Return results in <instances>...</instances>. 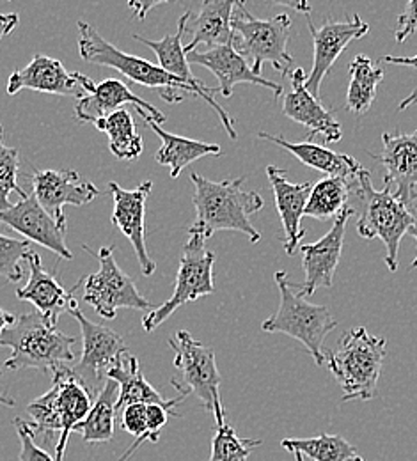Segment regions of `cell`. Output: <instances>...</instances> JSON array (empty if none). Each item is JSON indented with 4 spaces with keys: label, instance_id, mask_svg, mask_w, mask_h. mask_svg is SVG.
Returning <instances> with one entry per match:
<instances>
[{
    "label": "cell",
    "instance_id": "6da1fadb",
    "mask_svg": "<svg viewBox=\"0 0 417 461\" xmlns=\"http://www.w3.org/2000/svg\"><path fill=\"white\" fill-rule=\"evenodd\" d=\"M77 27H78V54L86 62L113 68L120 71L122 77H126L128 80L142 87L157 89L160 98L171 105H177L185 98H201L217 113L228 135L233 140L239 137L235 128V119L217 104V100L208 98L199 89L192 87L185 80L171 75L160 64H153L146 59L122 52L118 47L109 43L104 36H100V32L91 23L78 20Z\"/></svg>",
    "mask_w": 417,
    "mask_h": 461
},
{
    "label": "cell",
    "instance_id": "7a4b0ae2",
    "mask_svg": "<svg viewBox=\"0 0 417 461\" xmlns=\"http://www.w3.org/2000/svg\"><path fill=\"white\" fill-rule=\"evenodd\" d=\"M194 183L195 221L188 234L208 240L217 230H239L252 243L261 240V232L250 222V215L265 208V201L258 192L243 190L245 177L210 181L197 173L190 174Z\"/></svg>",
    "mask_w": 417,
    "mask_h": 461
},
{
    "label": "cell",
    "instance_id": "3957f363",
    "mask_svg": "<svg viewBox=\"0 0 417 461\" xmlns=\"http://www.w3.org/2000/svg\"><path fill=\"white\" fill-rule=\"evenodd\" d=\"M77 339L60 332L38 311L14 318L0 336V346L11 348L7 369H41L52 375L59 366H73Z\"/></svg>",
    "mask_w": 417,
    "mask_h": 461
},
{
    "label": "cell",
    "instance_id": "277c9868",
    "mask_svg": "<svg viewBox=\"0 0 417 461\" xmlns=\"http://www.w3.org/2000/svg\"><path fill=\"white\" fill-rule=\"evenodd\" d=\"M387 339L369 334L364 327L349 330L334 351H325L329 371L343 391V402H369L376 396Z\"/></svg>",
    "mask_w": 417,
    "mask_h": 461
},
{
    "label": "cell",
    "instance_id": "5b68a950",
    "mask_svg": "<svg viewBox=\"0 0 417 461\" xmlns=\"http://www.w3.org/2000/svg\"><path fill=\"white\" fill-rule=\"evenodd\" d=\"M371 176L362 169L354 183V194L362 203V212L358 221V232L366 240H382L385 247V265L391 272L398 270L400 243L412 226V210L407 206L389 185L375 190Z\"/></svg>",
    "mask_w": 417,
    "mask_h": 461
},
{
    "label": "cell",
    "instance_id": "8992f818",
    "mask_svg": "<svg viewBox=\"0 0 417 461\" xmlns=\"http://www.w3.org/2000/svg\"><path fill=\"white\" fill-rule=\"evenodd\" d=\"M231 29L233 47L249 60L256 75H261L263 64L267 62L283 77L290 73L295 59L288 50L292 18L286 13L259 20L245 7V0H239L231 18Z\"/></svg>",
    "mask_w": 417,
    "mask_h": 461
},
{
    "label": "cell",
    "instance_id": "52a82bcc",
    "mask_svg": "<svg viewBox=\"0 0 417 461\" xmlns=\"http://www.w3.org/2000/svg\"><path fill=\"white\" fill-rule=\"evenodd\" d=\"M276 285L281 293V303L276 314L263 321L265 332L286 334L300 341L313 355L318 366L325 364L323 341L329 332L338 327V320L325 305L305 302L295 289L290 286L286 272H276Z\"/></svg>",
    "mask_w": 417,
    "mask_h": 461
},
{
    "label": "cell",
    "instance_id": "ba28073f",
    "mask_svg": "<svg viewBox=\"0 0 417 461\" xmlns=\"http://www.w3.org/2000/svg\"><path fill=\"white\" fill-rule=\"evenodd\" d=\"M175 349V367L181 371V384L171 380L179 394H194L203 406L213 413L217 426L226 422V410L221 400V373L215 360V351L210 346L194 339L188 330H178L177 338L169 339Z\"/></svg>",
    "mask_w": 417,
    "mask_h": 461
},
{
    "label": "cell",
    "instance_id": "9c48e42d",
    "mask_svg": "<svg viewBox=\"0 0 417 461\" xmlns=\"http://www.w3.org/2000/svg\"><path fill=\"white\" fill-rule=\"evenodd\" d=\"M213 265L215 254L206 249V240L190 234L188 241L183 245L179 258L177 286L168 302L151 309L142 318V329L146 332H153L157 327L166 323L179 307L199 300L201 296H208L215 293L213 281Z\"/></svg>",
    "mask_w": 417,
    "mask_h": 461
},
{
    "label": "cell",
    "instance_id": "30bf717a",
    "mask_svg": "<svg viewBox=\"0 0 417 461\" xmlns=\"http://www.w3.org/2000/svg\"><path fill=\"white\" fill-rule=\"evenodd\" d=\"M69 314L78 321L84 343L80 360L71 367L77 378L96 400L107 382V373L113 367L120 366L130 355V351L118 332L87 320L86 314L80 311L78 303H73Z\"/></svg>",
    "mask_w": 417,
    "mask_h": 461
},
{
    "label": "cell",
    "instance_id": "8fae6325",
    "mask_svg": "<svg viewBox=\"0 0 417 461\" xmlns=\"http://www.w3.org/2000/svg\"><path fill=\"white\" fill-rule=\"evenodd\" d=\"M96 258L100 259V270L82 279V300L86 303H89L104 320H114L120 309H151L150 300L139 293L131 277H128L116 263L114 247H102Z\"/></svg>",
    "mask_w": 417,
    "mask_h": 461
},
{
    "label": "cell",
    "instance_id": "7c38bea8",
    "mask_svg": "<svg viewBox=\"0 0 417 461\" xmlns=\"http://www.w3.org/2000/svg\"><path fill=\"white\" fill-rule=\"evenodd\" d=\"M356 210L347 206L336 219L331 230L318 241L300 245L302 252V268L305 274L304 285L290 283V286L298 289L302 298L314 294L318 288H332L336 268L340 265L343 247H345V234L347 224L352 219Z\"/></svg>",
    "mask_w": 417,
    "mask_h": 461
},
{
    "label": "cell",
    "instance_id": "4fadbf2b",
    "mask_svg": "<svg viewBox=\"0 0 417 461\" xmlns=\"http://www.w3.org/2000/svg\"><path fill=\"white\" fill-rule=\"evenodd\" d=\"M305 18L313 36V68L307 73L305 89L314 98H320L322 82L327 77L332 64L343 54L350 41L360 40L367 34L369 25L358 14H352V18L345 22L325 20L318 27L311 22L309 16Z\"/></svg>",
    "mask_w": 417,
    "mask_h": 461
},
{
    "label": "cell",
    "instance_id": "5bb4252c",
    "mask_svg": "<svg viewBox=\"0 0 417 461\" xmlns=\"http://www.w3.org/2000/svg\"><path fill=\"white\" fill-rule=\"evenodd\" d=\"M0 222L20 234L29 241H34L60 259L71 261L73 252L66 245V228L58 222L34 197V194L20 199L9 210H0Z\"/></svg>",
    "mask_w": 417,
    "mask_h": 461
},
{
    "label": "cell",
    "instance_id": "9a60e30c",
    "mask_svg": "<svg viewBox=\"0 0 417 461\" xmlns=\"http://www.w3.org/2000/svg\"><path fill=\"white\" fill-rule=\"evenodd\" d=\"M151 188H153L151 179L141 183L133 190L121 188L120 185L114 181L107 185V190L114 197L113 224L131 241L141 270L146 277H151L157 270V263L151 259L146 247V226H144L146 203Z\"/></svg>",
    "mask_w": 417,
    "mask_h": 461
},
{
    "label": "cell",
    "instance_id": "2e32d148",
    "mask_svg": "<svg viewBox=\"0 0 417 461\" xmlns=\"http://www.w3.org/2000/svg\"><path fill=\"white\" fill-rule=\"evenodd\" d=\"M31 183L38 203L64 226H68L64 206H86L100 195V190L80 179L77 171H34Z\"/></svg>",
    "mask_w": 417,
    "mask_h": 461
},
{
    "label": "cell",
    "instance_id": "e0dca14e",
    "mask_svg": "<svg viewBox=\"0 0 417 461\" xmlns=\"http://www.w3.org/2000/svg\"><path fill=\"white\" fill-rule=\"evenodd\" d=\"M23 89L56 96H73L78 100L87 95L78 71L69 73L58 59L40 54H36L25 68L13 71L7 80L9 96H14Z\"/></svg>",
    "mask_w": 417,
    "mask_h": 461
},
{
    "label": "cell",
    "instance_id": "ac0fdd59",
    "mask_svg": "<svg viewBox=\"0 0 417 461\" xmlns=\"http://www.w3.org/2000/svg\"><path fill=\"white\" fill-rule=\"evenodd\" d=\"M382 153H369V157L385 167L384 185H389L407 206H412L416 203L417 130L412 133L385 131L382 133Z\"/></svg>",
    "mask_w": 417,
    "mask_h": 461
},
{
    "label": "cell",
    "instance_id": "d6986e66",
    "mask_svg": "<svg viewBox=\"0 0 417 461\" xmlns=\"http://www.w3.org/2000/svg\"><path fill=\"white\" fill-rule=\"evenodd\" d=\"M124 105H133L146 122L164 124L168 121L164 113L130 91L120 78H107L100 84H95L93 91L77 102L75 115L80 122L95 124L98 119L120 111Z\"/></svg>",
    "mask_w": 417,
    "mask_h": 461
},
{
    "label": "cell",
    "instance_id": "ffe728a7",
    "mask_svg": "<svg viewBox=\"0 0 417 461\" xmlns=\"http://www.w3.org/2000/svg\"><path fill=\"white\" fill-rule=\"evenodd\" d=\"M186 59H188L190 64H199V66L210 69L219 78L217 91L224 98H231L233 96V89L239 84L263 86V87L274 91L276 98H279L285 93L281 84L267 80L261 75H256L252 71L249 60L243 58V56H240L237 49L233 47V43L213 47V49H208L204 52L194 50V52H190L186 56Z\"/></svg>",
    "mask_w": 417,
    "mask_h": 461
},
{
    "label": "cell",
    "instance_id": "44dd1931",
    "mask_svg": "<svg viewBox=\"0 0 417 461\" xmlns=\"http://www.w3.org/2000/svg\"><path fill=\"white\" fill-rule=\"evenodd\" d=\"M52 400L56 408V417L59 422L60 437L56 447V461H64L69 435L75 433L78 422L86 419L93 406V394L77 378L71 366H59L52 371Z\"/></svg>",
    "mask_w": 417,
    "mask_h": 461
},
{
    "label": "cell",
    "instance_id": "7402d4cb",
    "mask_svg": "<svg viewBox=\"0 0 417 461\" xmlns=\"http://www.w3.org/2000/svg\"><path fill=\"white\" fill-rule=\"evenodd\" d=\"M305 78H307V73L302 68H295L292 71L294 89L292 93L285 95L283 113L292 121L307 128L309 142L314 135H322L327 144L340 142L343 137L340 121L336 119V115L322 105L320 98H314L305 89Z\"/></svg>",
    "mask_w": 417,
    "mask_h": 461
},
{
    "label": "cell",
    "instance_id": "603a6c76",
    "mask_svg": "<svg viewBox=\"0 0 417 461\" xmlns=\"http://www.w3.org/2000/svg\"><path fill=\"white\" fill-rule=\"evenodd\" d=\"M29 265V281L23 288L16 289V298L23 302H31L40 314H43L52 325H58L62 312H69L73 303H77L73 291H66L54 272H47L38 252L31 250L25 258Z\"/></svg>",
    "mask_w": 417,
    "mask_h": 461
},
{
    "label": "cell",
    "instance_id": "cb8c5ba5",
    "mask_svg": "<svg viewBox=\"0 0 417 461\" xmlns=\"http://www.w3.org/2000/svg\"><path fill=\"white\" fill-rule=\"evenodd\" d=\"M267 176L272 185L276 208L285 230L283 247L288 256H294L300 249V240L305 236V230H302L300 221L304 217L313 185L307 181L292 183L288 179V173L276 166L267 167Z\"/></svg>",
    "mask_w": 417,
    "mask_h": 461
},
{
    "label": "cell",
    "instance_id": "d4e9b609",
    "mask_svg": "<svg viewBox=\"0 0 417 461\" xmlns=\"http://www.w3.org/2000/svg\"><path fill=\"white\" fill-rule=\"evenodd\" d=\"M239 0H204L201 4L199 14L190 23L186 32L190 34V43L185 45L186 56L194 52L199 45L208 49L233 43L231 18Z\"/></svg>",
    "mask_w": 417,
    "mask_h": 461
},
{
    "label": "cell",
    "instance_id": "484cf974",
    "mask_svg": "<svg viewBox=\"0 0 417 461\" xmlns=\"http://www.w3.org/2000/svg\"><path fill=\"white\" fill-rule=\"evenodd\" d=\"M258 137L263 139V140H268L272 144L281 146L283 149L292 153L298 162H302L304 166H307L311 169H316V171H320V173H323L329 177L356 179L358 173L364 169L354 157L336 153V151L327 149V148L318 146V144H311L309 140L290 142L281 135H270L267 131H261Z\"/></svg>",
    "mask_w": 417,
    "mask_h": 461
},
{
    "label": "cell",
    "instance_id": "4316f807",
    "mask_svg": "<svg viewBox=\"0 0 417 461\" xmlns=\"http://www.w3.org/2000/svg\"><path fill=\"white\" fill-rule=\"evenodd\" d=\"M192 18V11H185V14L178 20V29L175 34H169L159 41L142 38L139 34H133V40H137L139 43L146 45L150 50H153V54L159 59V64L169 71L171 75L178 77L181 80H185L186 84H190L192 87L199 89L203 95H206L208 98L215 100V95H219L217 87H208L206 84H203L199 78H195V75L190 71V62L186 59L185 52V45H183V36L188 29V22Z\"/></svg>",
    "mask_w": 417,
    "mask_h": 461
},
{
    "label": "cell",
    "instance_id": "83f0119b",
    "mask_svg": "<svg viewBox=\"0 0 417 461\" xmlns=\"http://www.w3.org/2000/svg\"><path fill=\"white\" fill-rule=\"evenodd\" d=\"M107 378L114 380L120 385V398L116 403V413L120 415L122 408L128 404L144 403V404H162L166 406L175 417H179L178 411H175V404H178L185 394H179L175 400H166L146 378L141 367V362L133 357L128 355L120 366L113 367L107 373Z\"/></svg>",
    "mask_w": 417,
    "mask_h": 461
},
{
    "label": "cell",
    "instance_id": "f1b7e54d",
    "mask_svg": "<svg viewBox=\"0 0 417 461\" xmlns=\"http://www.w3.org/2000/svg\"><path fill=\"white\" fill-rule=\"evenodd\" d=\"M146 124L162 139V146L155 153V160H157L159 166H164V167L171 169L173 179L179 177L181 171L185 167H188L190 164H194L195 160H199L203 157H208V155L219 157L222 153L219 144H208V142L179 137V135L166 131L157 122H146Z\"/></svg>",
    "mask_w": 417,
    "mask_h": 461
},
{
    "label": "cell",
    "instance_id": "f546056e",
    "mask_svg": "<svg viewBox=\"0 0 417 461\" xmlns=\"http://www.w3.org/2000/svg\"><path fill=\"white\" fill-rule=\"evenodd\" d=\"M118 398H120V385L114 380L107 378L104 389L96 396L89 413L75 428V433H80L84 442L104 444L114 438Z\"/></svg>",
    "mask_w": 417,
    "mask_h": 461
},
{
    "label": "cell",
    "instance_id": "4dcf8cb0",
    "mask_svg": "<svg viewBox=\"0 0 417 461\" xmlns=\"http://www.w3.org/2000/svg\"><path fill=\"white\" fill-rule=\"evenodd\" d=\"M356 179L350 177H325L313 185L304 217L331 221L336 219L347 206L354 192Z\"/></svg>",
    "mask_w": 417,
    "mask_h": 461
},
{
    "label": "cell",
    "instance_id": "1f68e13d",
    "mask_svg": "<svg viewBox=\"0 0 417 461\" xmlns=\"http://www.w3.org/2000/svg\"><path fill=\"white\" fill-rule=\"evenodd\" d=\"M95 126L107 133L109 149L118 160H135L142 155L144 140L137 131L133 117L126 109L98 119Z\"/></svg>",
    "mask_w": 417,
    "mask_h": 461
},
{
    "label": "cell",
    "instance_id": "d6a6232c",
    "mask_svg": "<svg viewBox=\"0 0 417 461\" xmlns=\"http://www.w3.org/2000/svg\"><path fill=\"white\" fill-rule=\"evenodd\" d=\"M350 84L347 91V109L354 114H366L376 98L378 84L384 80V69L375 66L367 56L352 59L350 66Z\"/></svg>",
    "mask_w": 417,
    "mask_h": 461
},
{
    "label": "cell",
    "instance_id": "836d02e7",
    "mask_svg": "<svg viewBox=\"0 0 417 461\" xmlns=\"http://www.w3.org/2000/svg\"><path fill=\"white\" fill-rule=\"evenodd\" d=\"M281 446L294 455L307 456L313 461H347L358 455L356 447L340 435L322 433L313 438H286Z\"/></svg>",
    "mask_w": 417,
    "mask_h": 461
},
{
    "label": "cell",
    "instance_id": "e575fe53",
    "mask_svg": "<svg viewBox=\"0 0 417 461\" xmlns=\"http://www.w3.org/2000/svg\"><path fill=\"white\" fill-rule=\"evenodd\" d=\"M261 446V440L240 438L228 422L217 426L212 440V455L208 461H247L250 453Z\"/></svg>",
    "mask_w": 417,
    "mask_h": 461
},
{
    "label": "cell",
    "instance_id": "d590c367",
    "mask_svg": "<svg viewBox=\"0 0 417 461\" xmlns=\"http://www.w3.org/2000/svg\"><path fill=\"white\" fill-rule=\"evenodd\" d=\"M20 173V153L14 148L0 144V210H9L13 204L9 201L11 194L20 199L27 197L23 188L18 185Z\"/></svg>",
    "mask_w": 417,
    "mask_h": 461
},
{
    "label": "cell",
    "instance_id": "8d00e7d4",
    "mask_svg": "<svg viewBox=\"0 0 417 461\" xmlns=\"http://www.w3.org/2000/svg\"><path fill=\"white\" fill-rule=\"evenodd\" d=\"M31 252L29 240H14L0 234V277L9 283H18L23 277L22 261H25Z\"/></svg>",
    "mask_w": 417,
    "mask_h": 461
},
{
    "label": "cell",
    "instance_id": "74e56055",
    "mask_svg": "<svg viewBox=\"0 0 417 461\" xmlns=\"http://www.w3.org/2000/svg\"><path fill=\"white\" fill-rule=\"evenodd\" d=\"M146 408H148V404L144 403L128 404L126 408H122V411L120 413L121 428H122L128 435H131V437H135V438H139V437H142V435H150V437H151V442L157 444V442L160 440V437L150 433V429H148V413H146Z\"/></svg>",
    "mask_w": 417,
    "mask_h": 461
},
{
    "label": "cell",
    "instance_id": "f35d334b",
    "mask_svg": "<svg viewBox=\"0 0 417 461\" xmlns=\"http://www.w3.org/2000/svg\"><path fill=\"white\" fill-rule=\"evenodd\" d=\"M20 444H22V451H20V458L18 461H56L52 458L43 447H40L36 444V438L32 435V429L29 426V420H23L22 417H16L13 420Z\"/></svg>",
    "mask_w": 417,
    "mask_h": 461
},
{
    "label": "cell",
    "instance_id": "ab89813d",
    "mask_svg": "<svg viewBox=\"0 0 417 461\" xmlns=\"http://www.w3.org/2000/svg\"><path fill=\"white\" fill-rule=\"evenodd\" d=\"M417 31V0H409L403 13L398 18V29L394 31V38L398 43L407 41Z\"/></svg>",
    "mask_w": 417,
    "mask_h": 461
},
{
    "label": "cell",
    "instance_id": "60d3db41",
    "mask_svg": "<svg viewBox=\"0 0 417 461\" xmlns=\"http://www.w3.org/2000/svg\"><path fill=\"white\" fill-rule=\"evenodd\" d=\"M146 413H148V429H150V433L160 437V429L168 424L169 415H173V413L162 404H148Z\"/></svg>",
    "mask_w": 417,
    "mask_h": 461
},
{
    "label": "cell",
    "instance_id": "b9f144b4",
    "mask_svg": "<svg viewBox=\"0 0 417 461\" xmlns=\"http://www.w3.org/2000/svg\"><path fill=\"white\" fill-rule=\"evenodd\" d=\"M169 2H175V0H128L126 5L130 7V11L133 13L135 18L144 20L151 9H155L157 5H162V4H169Z\"/></svg>",
    "mask_w": 417,
    "mask_h": 461
},
{
    "label": "cell",
    "instance_id": "7bdbcfd3",
    "mask_svg": "<svg viewBox=\"0 0 417 461\" xmlns=\"http://www.w3.org/2000/svg\"><path fill=\"white\" fill-rule=\"evenodd\" d=\"M20 23V16L16 13H0V41L9 36Z\"/></svg>",
    "mask_w": 417,
    "mask_h": 461
},
{
    "label": "cell",
    "instance_id": "ee69618b",
    "mask_svg": "<svg viewBox=\"0 0 417 461\" xmlns=\"http://www.w3.org/2000/svg\"><path fill=\"white\" fill-rule=\"evenodd\" d=\"M265 2L274 4V5H285V7H290V9L297 11L300 14H305V16H309V13H311L309 0H265Z\"/></svg>",
    "mask_w": 417,
    "mask_h": 461
},
{
    "label": "cell",
    "instance_id": "f6af8a7d",
    "mask_svg": "<svg viewBox=\"0 0 417 461\" xmlns=\"http://www.w3.org/2000/svg\"><path fill=\"white\" fill-rule=\"evenodd\" d=\"M382 62H389V64H396V66H411L417 69V56L412 58H394V56H385L380 59Z\"/></svg>",
    "mask_w": 417,
    "mask_h": 461
},
{
    "label": "cell",
    "instance_id": "bcb514c9",
    "mask_svg": "<svg viewBox=\"0 0 417 461\" xmlns=\"http://www.w3.org/2000/svg\"><path fill=\"white\" fill-rule=\"evenodd\" d=\"M411 210H412V217H414V221H412V226H411V230H409V234H411V236L416 240L417 243V199L416 203L411 206ZM411 267H412V268H417V254Z\"/></svg>",
    "mask_w": 417,
    "mask_h": 461
},
{
    "label": "cell",
    "instance_id": "7dc6e473",
    "mask_svg": "<svg viewBox=\"0 0 417 461\" xmlns=\"http://www.w3.org/2000/svg\"><path fill=\"white\" fill-rule=\"evenodd\" d=\"M13 321H14V316L9 314L7 311L0 309V336L4 334V330H5L9 325H13Z\"/></svg>",
    "mask_w": 417,
    "mask_h": 461
},
{
    "label": "cell",
    "instance_id": "c3c4849f",
    "mask_svg": "<svg viewBox=\"0 0 417 461\" xmlns=\"http://www.w3.org/2000/svg\"><path fill=\"white\" fill-rule=\"evenodd\" d=\"M417 102V91H414V93H411V96H407L402 104H400V111H405V109H409L412 104H416Z\"/></svg>",
    "mask_w": 417,
    "mask_h": 461
},
{
    "label": "cell",
    "instance_id": "681fc988",
    "mask_svg": "<svg viewBox=\"0 0 417 461\" xmlns=\"http://www.w3.org/2000/svg\"><path fill=\"white\" fill-rule=\"evenodd\" d=\"M0 404H4V406H7V408H13V406H16V402H14L11 396L0 393Z\"/></svg>",
    "mask_w": 417,
    "mask_h": 461
},
{
    "label": "cell",
    "instance_id": "f907efd6",
    "mask_svg": "<svg viewBox=\"0 0 417 461\" xmlns=\"http://www.w3.org/2000/svg\"><path fill=\"white\" fill-rule=\"evenodd\" d=\"M347 461H364L362 460V456H358V455H354V456H350Z\"/></svg>",
    "mask_w": 417,
    "mask_h": 461
},
{
    "label": "cell",
    "instance_id": "816d5d0a",
    "mask_svg": "<svg viewBox=\"0 0 417 461\" xmlns=\"http://www.w3.org/2000/svg\"><path fill=\"white\" fill-rule=\"evenodd\" d=\"M2 137H4V128H2V124H0V144H2Z\"/></svg>",
    "mask_w": 417,
    "mask_h": 461
},
{
    "label": "cell",
    "instance_id": "f5cc1de1",
    "mask_svg": "<svg viewBox=\"0 0 417 461\" xmlns=\"http://www.w3.org/2000/svg\"><path fill=\"white\" fill-rule=\"evenodd\" d=\"M295 460L304 461V460H302V456H300V455H295Z\"/></svg>",
    "mask_w": 417,
    "mask_h": 461
}]
</instances>
